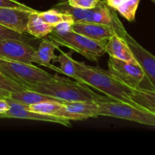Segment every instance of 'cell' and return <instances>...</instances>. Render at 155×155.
<instances>
[{
  "instance_id": "cell-1",
  "label": "cell",
  "mask_w": 155,
  "mask_h": 155,
  "mask_svg": "<svg viewBox=\"0 0 155 155\" xmlns=\"http://www.w3.org/2000/svg\"><path fill=\"white\" fill-rule=\"evenodd\" d=\"M76 80L94 88L114 101L132 104L155 113V92L135 89L125 84L108 71L76 61Z\"/></svg>"
},
{
  "instance_id": "cell-2",
  "label": "cell",
  "mask_w": 155,
  "mask_h": 155,
  "mask_svg": "<svg viewBox=\"0 0 155 155\" xmlns=\"http://www.w3.org/2000/svg\"><path fill=\"white\" fill-rule=\"evenodd\" d=\"M29 90L40 92L64 102L74 101H98L108 99L105 95H98L89 86L78 81L54 74L52 80L48 82L27 85Z\"/></svg>"
},
{
  "instance_id": "cell-3",
  "label": "cell",
  "mask_w": 155,
  "mask_h": 155,
  "mask_svg": "<svg viewBox=\"0 0 155 155\" xmlns=\"http://www.w3.org/2000/svg\"><path fill=\"white\" fill-rule=\"evenodd\" d=\"M53 8L70 15L73 18L74 22L81 21L105 24L113 26L121 32H125L127 30L121 23L116 11L110 8L104 1L101 0L96 6L92 8H79L73 7L68 4L67 0H63L57 3Z\"/></svg>"
},
{
  "instance_id": "cell-4",
  "label": "cell",
  "mask_w": 155,
  "mask_h": 155,
  "mask_svg": "<svg viewBox=\"0 0 155 155\" xmlns=\"http://www.w3.org/2000/svg\"><path fill=\"white\" fill-rule=\"evenodd\" d=\"M58 46H64L82 54L90 61H97L105 54L107 40H97L85 36L80 33L69 30L66 33H55L51 32L48 35Z\"/></svg>"
},
{
  "instance_id": "cell-5",
  "label": "cell",
  "mask_w": 155,
  "mask_h": 155,
  "mask_svg": "<svg viewBox=\"0 0 155 155\" xmlns=\"http://www.w3.org/2000/svg\"><path fill=\"white\" fill-rule=\"evenodd\" d=\"M98 116L111 117L154 127L155 113L110 98L97 102Z\"/></svg>"
},
{
  "instance_id": "cell-6",
  "label": "cell",
  "mask_w": 155,
  "mask_h": 155,
  "mask_svg": "<svg viewBox=\"0 0 155 155\" xmlns=\"http://www.w3.org/2000/svg\"><path fill=\"white\" fill-rule=\"evenodd\" d=\"M0 72L24 87L27 85L48 82L52 80L54 77V75L32 64L1 58Z\"/></svg>"
},
{
  "instance_id": "cell-7",
  "label": "cell",
  "mask_w": 155,
  "mask_h": 155,
  "mask_svg": "<svg viewBox=\"0 0 155 155\" xmlns=\"http://www.w3.org/2000/svg\"><path fill=\"white\" fill-rule=\"evenodd\" d=\"M107 71L124 82L125 84L135 88L155 92V86L151 84L138 63H130L110 57Z\"/></svg>"
},
{
  "instance_id": "cell-8",
  "label": "cell",
  "mask_w": 155,
  "mask_h": 155,
  "mask_svg": "<svg viewBox=\"0 0 155 155\" xmlns=\"http://www.w3.org/2000/svg\"><path fill=\"white\" fill-rule=\"evenodd\" d=\"M10 105V108L5 113L1 115L2 119L3 118H12V119H22L30 120L43 121V122H50L58 124L67 127H71V120L65 119L61 117L54 116V115L43 114L37 112L30 111L26 109L27 104L18 102V101L12 100L11 98H6Z\"/></svg>"
},
{
  "instance_id": "cell-9",
  "label": "cell",
  "mask_w": 155,
  "mask_h": 155,
  "mask_svg": "<svg viewBox=\"0 0 155 155\" xmlns=\"http://www.w3.org/2000/svg\"><path fill=\"white\" fill-rule=\"evenodd\" d=\"M36 49L24 40H0V58L24 63H36Z\"/></svg>"
},
{
  "instance_id": "cell-10",
  "label": "cell",
  "mask_w": 155,
  "mask_h": 155,
  "mask_svg": "<svg viewBox=\"0 0 155 155\" xmlns=\"http://www.w3.org/2000/svg\"><path fill=\"white\" fill-rule=\"evenodd\" d=\"M54 115L69 120H86L98 117V104L96 101L64 102Z\"/></svg>"
},
{
  "instance_id": "cell-11",
  "label": "cell",
  "mask_w": 155,
  "mask_h": 155,
  "mask_svg": "<svg viewBox=\"0 0 155 155\" xmlns=\"http://www.w3.org/2000/svg\"><path fill=\"white\" fill-rule=\"evenodd\" d=\"M123 38L127 42L135 60L143 69L147 78L151 84L155 86V58L151 52L147 51L134 38L129 34L124 33Z\"/></svg>"
},
{
  "instance_id": "cell-12",
  "label": "cell",
  "mask_w": 155,
  "mask_h": 155,
  "mask_svg": "<svg viewBox=\"0 0 155 155\" xmlns=\"http://www.w3.org/2000/svg\"><path fill=\"white\" fill-rule=\"evenodd\" d=\"M71 30L97 40H108L114 35H118L123 38L127 32V30L125 32L120 31L113 26L81 21L73 23Z\"/></svg>"
},
{
  "instance_id": "cell-13",
  "label": "cell",
  "mask_w": 155,
  "mask_h": 155,
  "mask_svg": "<svg viewBox=\"0 0 155 155\" xmlns=\"http://www.w3.org/2000/svg\"><path fill=\"white\" fill-rule=\"evenodd\" d=\"M35 9L25 10L14 8L0 7V24L21 33H27L29 16Z\"/></svg>"
},
{
  "instance_id": "cell-14",
  "label": "cell",
  "mask_w": 155,
  "mask_h": 155,
  "mask_svg": "<svg viewBox=\"0 0 155 155\" xmlns=\"http://www.w3.org/2000/svg\"><path fill=\"white\" fill-rule=\"evenodd\" d=\"M105 52L114 58L130 63H137L135 60L127 42L118 35H114L107 40Z\"/></svg>"
},
{
  "instance_id": "cell-15",
  "label": "cell",
  "mask_w": 155,
  "mask_h": 155,
  "mask_svg": "<svg viewBox=\"0 0 155 155\" xmlns=\"http://www.w3.org/2000/svg\"><path fill=\"white\" fill-rule=\"evenodd\" d=\"M58 47V46L51 39H43L36 51V63L58 72L59 74H62L60 68L51 64V61H54L57 58V55L54 54V51Z\"/></svg>"
},
{
  "instance_id": "cell-16",
  "label": "cell",
  "mask_w": 155,
  "mask_h": 155,
  "mask_svg": "<svg viewBox=\"0 0 155 155\" xmlns=\"http://www.w3.org/2000/svg\"><path fill=\"white\" fill-rule=\"evenodd\" d=\"M39 11L32 12L30 15L27 24V33L36 38L46 36L53 31L54 27L42 21L38 15Z\"/></svg>"
},
{
  "instance_id": "cell-17",
  "label": "cell",
  "mask_w": 155,
  "mask_h": 155,
  "mask_svg": "<svg viewBox=\"0 0 155 155\" xmlns=\"http://www.w3.org/2000/svg\"><path fill=\"white\" fill-rule=\"evenodd\" d=\"M9 98L18 101V102L27 104V105L37 104V103L45 101H60L56 98H53V97H50L48 95L40 93V92L29 90V89H24V90L19 91V92H12V93H10ZM60 102H61V101H60Z\"/></svg>"
},
{
  "instance_id": "cell-18",
  "label": "cell",
  "mask_w": 155,
  "mask_h": 155,
  "mask_svg": "<svg viewBox=\"0 0 155 155\" xmlns=\"http://www.w3.org/2000/svg\"><path fill=\"white\" fill-rule=\"evenodd\" d=\"M57 49L60 51V54L57 56L54 62H58L60 64L59 68L62 74L76 80L77 68H76V61L72 58V51L71 50V51L64 52L59 48V46L58 47Z\"/></svg>"
},
{
  "instance_id": "cell-19",
  "label": "cell",
  "mask_w": 155,
  "mask_h": 155,
  "mask_svg": "<svg viewBox=\"0 0 155 155\" xmlns=\"http://www.w3.org/2000/svg\"><path fill=\"white\" fill-rule=\"evenodd\" d=\"M38 15L42 21H44L45 23L50 24V25H52L54 27V26L61 22H65V21L74 22V19L71 15L57 11L53 8L48 11H45V12H39Z\"/></svg>"
},
{
  "instance_id": "cell-20",
  "label": "cell",
  "mask_w": 155,
  "mask_h": 155,
  "mask_svg": "<svg viewBox=\"0 0 155 155\" xmlns=\"http://www.w3.org/2000/svg\"><path fill=\"white\" fill-rule=\"evenodd\" d=\"M63 103L57 101H45L28 105L26 109L30 111L37 112L43 114L54 115L56 112L61 107ZM55 116V115H54Z\"/></svg>"
},
{
  "instance_id": "cell-21",
  "label": "cell",
  "mask_w": 155,
  "mask_h": 155,
  "mask_svg": "<svg viewBox=\"0 0 155 155\" xmlns=\"http://www.w3.org/2000/svg\"><path fill=\"white\" fill-rule=\"evenodd\" d=\"M140 0H126L116 11L120 15L130 22H133L136 19V15L139 8Z\"/></svg>"
},
{
  "instance_id": "cell-22",
  "label": "cell",
  "mask_w": 155,
  "mask_h": 155,
  "mask_svg": "<svg viewBox=\"0 0 155 155\" xmlns=\"http://www.w3.org/2000/svg\"><path fill=\"white\" fill-rule=\"evenodd\" d=\"M0 89L8 91L10 93H12V92L24 90V89H26V88L0 72Z\"/></svg>"
},
{
  "instance_id": "cell-23",
  "label": "cell",
  "mask_w": 155,
  "mask_h": 155,
  "mask_svg": "<svg viewBox=\"0 0 155 155\" xmlns=\"http://www.w3.org/2000/svg\"><path fill=\"white\" fill-rule=\"evenodd\" d=\"M4 39L24 40V33H18L0 24V40H4Z\"/></svg>"
},
{
  "instance_id": "cell-24",
  "label": "cell",
  "mask_w": 155,
  "mask_h": 155,
  "mask_svg": "<svg viewBox=\"0 0 155 155\" xmlns=\"http://www.w3.org/2000/svg\"><path fill=\"white\" fill-rule=\"evenodd\" d=\"M100 0H67L71 6L79 8H92L96 6Z\"/></svg>"
},
{
  "instance_id": "cell-25",
  "label": "cell",
  "mask_w": 155,
  "mask_h": 155,
  "mask_svg": "<svg viewBox=\"0 0 155 155\" xmlns=\"http://www.w3.org/2000/svg\"><path fill=\"white\" fill-rule=\"evenodd\" d=\"M0 7L1 8H21L25 10H31L32 8L26 5L25 4L20 2L18 0H0Z\"/></svg>"
},
{
  "instance_id": "cell-26",
  "label": "cell",
  "mask_w": 155,
  "mask_h": 155,
  "mask_svg": "<svg viewBox=\"0 0 155 155\" xmlns=\"http://www.w3.org/2000/svg\"><path fill=\"white\" fill-rule=\"evenodd\" d=\"M125 1L126 0H104V3H105L108 7H110V8L114 9V10L115 11H116L117 9V8Z\"/></svg>"
},
{
  "instance_id": "cell-27",
  "label": "cell",
  "mask_w": 155,
  "mask_h": 155,
  "mask_svg": "<svg viewBox=\"0 0 155 155\" xmlns=\"http://www.w3.org/2000/svg\"><path fill=\"white\" fill-rule=\"evenodd\" d=\"M9 108H10V105L7 99L5 98H0V119H2L1 115L8 110Z\"/></svg>"
},
{
  "instance_id": "cell-28",
  "label": "cell",
  "mask_w": 155,
  "mask_h": 155,
  "mask_svg": "<svg viewBox=\"0 0 155 155\" xmlns=\"http://www.w3.org/2000/svg\"><path fill=\"white\" fill-rule=\"evenodd\" d=\"M10 96V92L8 91L3 90V89H0V98H9Z\"/></svg>"
},
{
  "instance_id": "cell-29",
  "label": "cell",
  "mask_w": 155,
  "mask_h": 155,
  "mask_svg": "<svg viewBox=\"0 0 155 155\" xmlns=\"http://www.w3.org/2000/svg\"><path fill=\"white\" fill-rule=\"evenodd\" d=\"M151 2H155V0H151Z\"/></svg>"
}]
</instances>
